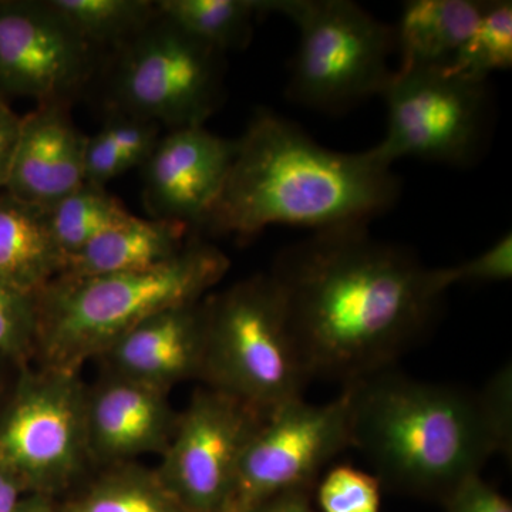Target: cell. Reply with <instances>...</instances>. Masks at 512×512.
Segmentation results:
<instances>
[{
  "instance_id": "6da1fadb",
  "label": "cell",
  "mask_w": 512,
  "mask_h": 512,
  "mask_svg": "<svg viewBox=\"0 0 512 512\" xmlns=\"http://www.w3.org/2000/svg\"><path fill=\"white\" fill-rule=\"evenodd\" d=\"M269 275L309 379L343 386L392 369L447 291L440 268L373 238L367 225L313 232L282 251Z\"/></svg>"
},
{
  "instance_id": "7a4b0ae2",
  "label": "cell",
  "mask_w": 512,
  "mask_h": 512,
  "mask_svg": "<svg viewBox=\"0 0 512 512\" xmlns=\"http://www.w3.org/2000/svg\"><path fill=\"white\" fill-rule=\"evenodd\" d=\"M511 369L474 393L383 370L343 389L350 448L380 483L444 500L512 443Z\"/></svg>"
},
{
  "instance_id": "3957f363",
  "label": "cell",
  "mask_w": 512,
  "mask_h": 512,
  "mask_svg": "<svg viewBox=\"0 0 512 512\" xmlns=\"http://www.w3.org/2000/svg\"><path fill=\"white\" fill-rule=\"evenodd\" d=\"M399 195L392 167L370 150H329L291 121L261 111L237 140L227 181L202 225L239 238L272 225L315 232L367 225Z\"/></svg>"
},
{
  "instance_id": "277c9868",
  "label": "cell",
  "mask_w": 512,
  "mask_h": 512,
  "mask_svg": "<svg viewBox=\"0 0 512 512\" xmlns=\"http://www.w3.org/2000/svg\"><path fill=\"white\" fill-rule=\"evenodd\" d=\"M220 249L192 241L170 261L100 276H57L35 295L40 366L80 373L121 336L156 313L204 301L227 275Z\"/></svg>"
},
{
  "instance_id": "5b68a950",
  "label": "cell",
  "mask_w": 512,
  "mask_h": 512,
  "mask_svg": "<svg viewBox=\"0 0 512 512\" xmlns=\"http://www.w3.org/2000/svg\"><path fill=\"white\" fill-rule=\"evenodd\" d=\"M200 380L269 413L302 399L309 382L281 293L271 275H256L207 296Z\"/></svg>"
},
{
  "instance_id": "8992f818",
  "label": "cell",
  "mask_w": 512,
  "mask_h": 512,
  "mask_svg": "<svg viewBox=\"0 0 512 512\" xmlns=\"http://www.w3.org/2000/svg\"><path fill=\"white\" fill-rule=\"evenodd\" d=\"M262 13H281L296 26L288 97L312 110L348 109L382 96L394 70V33L348 0H261Z\"/></svg>"
},
{
  "instance_id": "52a82bcc",
  "label": "cell",
  "mask_w": 512,
  "mask_h": 512,
  "mask_svg": "<svg viewBox=\"0 0 512 512\" xmlns=\"http://www.w3.org/2000/svg\"><path fill=\"white\" fill-rule=\"evenodd\" d=\"M87 387L77 372L19 367L0 409V468L25 493L56 497L83 480L90 466Z\"/></svg>"
},
{
  "instance_id": "ba28073f",
  "label": "cell",
  "mask_w": 512,
  "mask_h": 512,
  "mask_svg": "<svg viewBox=\"0 0 512 512\" xmlns=\"http://www.w3.org/2000/svg\"><path fill=\"white\" fill-rule=\"evenodd\" d=\"M387 130L370 148L392 167L400 158L447 165H473L483 154L490 97L487 82L450 72L446 66L394 70L383 90Z\"/></svg>"
},
{
  "instance_id": "9c48e42d",
  "label": "cell",
  "mask_w": 512,
  "mask_h": 512,
  "mask_svg": "<svg viewBox=\"0 0 512 512\" xmlns=\"http://www.w3.org/2000/svg\"><path fill=\"white\" fill-rule=\"evenodd\" d=\"M114 82L120 114L173 128L204 126L220 106L224 53L158 15L128 40Z\"/></svg>"
},
{
  "instance_id": "30bf717a",
  "label": "cell",
  "mask_w": 512,
  "mask_h": 512,
  "mask_svg": "<svg viewBox=\"0 0 512 512\" xmlns=\"http://www.w3.org/2000/svg\"><path fill=\"white\" fill-rule=\"evenodd\" d=\"M350 448L348 397L292 400L271 410L251 437L225 512H249L276 495L311 490L322 468Z\"/></svg>"
},
{
  "instance_id": "8fae6325",
  "label": "cell",
  "mask_w": 512,
  "mask_h": 512,
  "mask_svg": "<svg viewBox=\"0 0 512 512\" xmlns=\"http://www.w3.org/2000/svg\"><path fill=\"white\" fill-rule=\"evenodd\" d=\"M266 416L220 390H195L156 468L185 511L225 512L239 461Z\"/></svg>"
},
{
  "instance_id": "7c38bea8",
  "label": "cell",
  "mask_w": 512,
  "mask_h": 512,
  "mask_svg": "<svg viewBox=\"0 0 512 512\" xmlns=\"http://www.w3.org/2000/svg\"><path fill=\"white\" fill-rule=\"evenodd\" d=\"M89 46L46 0H0V93L64 100L86 76Z\"/></svg>"
},
{
  "instance_id": "4fadbf2b",
  "label": "cell",
  "mask_w": 512,
  "mask_h": 512,
  "mask_svg": "<svg viewBox=\"0 0 512 512\" xmlns=\"http://www.w3.org/2000/svg\"><path fill=\"white\" fill-rule=\"evenodd\" d=\"M237 140L204 126L175 128L144 168V204L154 220L204 224L231 170Z\"/></svg>"
},
{
  "instance_id": "5bb4252c",
  "label": "cell",
  "mask_w": 512,
  "mask_h": 512,
  "mask_svg": "<svg viewBox=\"0 0 512 512\" xmlns=\"http://www.w3.org/2000/svg\"><path fill=\"white\" fill-rule=\"evenodd\" d=\"M168 392L109 373L87 389V446L93 466L130 463L167 450L177 426Z\"/></svg>"
},
{
  "instance_id": "9a60e30c",
  "label": "cell",
  "mask_w": 512,
  "mask_h": 512,
  "mask_svg": "<svg viewBox=\"0 0 512 512\" xmlns=\"http://www.w3.org/2000/svg\"><path fill=\"white\" fill-rule=\"evenodd\" d=\"M87 138L64 100L40 103L22 117L5 191L43 210L63 200L84 184Z\"/></svg>"
},
{
  "instance_id": "2e32d148",
  "label": "cell",
  "mask_w": 512,
  "mask_h": 512,
  "mask_svg": "<svg viewBox=\"0 0 512 512\" xmlns=\"http://www.w3.org/2000/svg\"><path fill=\"white\" fill-rule=\"evenodd\" d=\"M205 350L204 301L156 313L121 336L99 359L109 373L168 390L200 379Z\"/></svg>"
},
{
  "instance_id": "e0dca14e",
  "label": "cell",
  "mask_w": 512,
  "mask_h": 512,
  "mask_svg": "<svg viewBox=\"0 0 512 512\" xmlns=\"http://www.w3.org/2000/svg\"><path fill=\"white\" fill-rule=\"evenodd\" d=\"M187 231L183 222L127 214L67 259L62 275L130 274L156 268L183 251Z\"/></svg>"
},
{
  "instance_id": "ac0fdd59",
  "label": "cell",
  "mask_w": 512,
  "mask_h": 512,
  "mask_svg": "<svg viewBox=\"0 0 512 512\" xmlns=\"http://www.w3.org/2000/svg\"><path fill=\"white\" fill-rule=\"evenodd\" d=\"M64 268L66 259L50 235L45 210L0 192V282L36 295Z\"/></svg>"
},
{
  "instance_id": "d6986e66",
  "label": "cell",
  "mask_w": 512,
  "mask_h": 512,
  "mask_svg": "<svg viewBox=\"0 0 512 512\" xmlns=\"http://www.w3.org/2000/svg\"><path fill=\"white\" fill-rule=\"evenodd\" d=\"M485 2L412 0L404 3L393 29L400 64L397 70L443 67L473 32Z\"/></svg>"
},
{
  "instance_id": "ffe728a7",
  "label": "cell",
  "mask_w": 512,
  "mask_h": 512,
  "mask_svg": "<svg viewBox=\"0 0 512 512\" xmlns=\"http://www.w3.org/2000/svg\"><path fill=\"white\" fill-rule=\"evenodd\" d=\"M62 505V512H187L168 493L156 470L130 463L101 467Z\"/></svg>"
},
{
  "instance_id": "44dd1931",
  "label": "cell",
  "mask_w": 512,
  "mask_h": 512,
  "mask_svg": "<svg viewBox=\"0 0 512 512\" xmlns=\"http://www.w3.org/2000/svg\"><path fill=\"white\" fill-rule=\"evenodd\" d=\"M158 15L205 45L225 53L249 42L261 0H163Z\"/></svg>"
},
{
  "instance_id": "7402d4cb",
  "label": "cell",
  "mask_w": 512,
  "mask_h": 512,
  "mask_svg": "<svg viewBox=\"0 0 512 512\" xmlns=\"http://www.w3.org/2000/svg\"><path fill=\"white\" fill-rule=\"evenodd\" d=\"M45 212L47 228L66 262L104 229L130 214L106 188L89 184H83Z\"/></svg>"
},
{
  "instance_id": "603a6c76",
  "label": "cell",
  "mask_w": 512,
  "mask_h": 512,
  "mask_svg": "<svg viewBox=\"0 0 512 512\" xmlns=\"http://www.w3.org/2000/svg\"><path fill=\"white\" fill-rule=\"evenodd\" d=\"M84 42L130 40L157 16L148 0H46Z\"/></svg>"
},
{
  "instance_id": "cb8c5ba5",
  "label": "cell",
  "mask_w": 512,
  "mask_h": 512,
  "mask_svg": "<svg viewBox=\"0 0 512 512\" xmlns=\"http://www.w3.org/2000/svg\"><path fill=\"white\" fill-rule=\"evenodd\" d=\"M512 66V3L485 2L473 32L447 64L450 72L476 82Z\"/></svg>"
},
{
  "instance_id": "d4e9b609",
  "label": "cell",
  "mask_w": 512,
  "mask_h": 512,
  "mask_svg": "<svg viewBox=\"0 0 512 512\" xmlns=\"http://www.w3.org/2000/svg\"><path fill=\"white\" fill-rule=\"evenodd\" d=\"M37 313L35 295L0 282V359L28 365L35 357Z\"/></svg>"
},
{
  "instance_id": "484cf974",
  "label": "cell",
  "mask_w": 512,
  "mask_h": 512,
  "mask_svg": "<svg viewBox=\"0 0 512 512\" xmlns=\"http://www.w3.org/2000/svg\"><path fill=\"white\" fill-rule=\"evenodd\" d=\"M323 512H380L379 478L352 466L333 467L318 487Z\"/></svg>"
},
{
  "instance_id": "4316f807",
  "label": "cell",
  "mask_w": 512,
  "mask_h": 512,
  "mask_svg": "<svg viewBox=\"0 0 512 512\" xmlns=\"http://www.w3.org/2000/svg\"><path fill=\"white\" fill-rule=\"evenodd\" d=\"M440 271L447 289L458 284H495V282L510 281L512 276L511 232H507L480 255L460 265L440 268Z\"/></svg>"
},
{
  "instance_id": "83f0119b",
  "label": "cell",
  "mask_w": 512,
  "mask_h": 512,
  "mask_svg": "<svg viewBox=\"0 0 512 512\" xmlns=\"http://www.w3.org/2000/svg\"><path fill=\"white\" fill-rule=\"evenodd\" d=\"M131 168L147 163L160 141V126L153 121L119 114L101 128Z\"/></svg>"
},
{
  "instance_id": "f1b7e54d",
  "label": "cell",
  "mask_w": 512,
  "mask_h": 512,
  "mask_svg": "<svg viewBox=\"0 0 512 512\" xmlns=\"http://www.w3.org/2000/svg\"><path fill=\"white\" fill-rule=\"evenodd\" d=\"M131 170L109 138L101 131L87 138L84 151V184L106 188L114 178Z\"/></svg>"
},
{
  "instance_id": "f546056e",
  "label": "cell",
  "mask_w": 512,
  "mask_h": 512,
  "mask_svg": "<svg viewBox=\"0 0 512 512\" xmlns=\"http://www.w3.org/2000/svg\"><path fill=\"white\" fill-rule=\"evenodd\" d=\"M444 501L448 512H512L510 501L481 476L467 478Z\"/></svg>"
},
{
  "instance_id": "4dcf8cb0",
  "label": "cell",
  "mask_w": 512,
  "mask_h": 512,
  "mask_svg": "<svg viewBox=\"0 0 512 512\" xmlns=\"http://www.w3.org/2000/svg\"><path fill=\"white\" fill-rule=\"evenodd\" d=\"M20 123L19 117L9 106L5 97L0 96V190H5L10 173L16 144H18Z\"/></svg>"
},
{
  "instance_id": "1f68e13d",
  "label": "cell",
  "mask_w": 512,
  "mask_h": 512,
  "mask_svg": "<svg viewBox=\"0 0 512 512\" xmlns=\"http://www.w3.org/2000/svg\"><path fill=\"white\" fill-rule=\"evenodd\" d=\"M249 512H315L311 504V490H295L276 495Z\"/></svg>"
},
{
  "instance_id": "d6a6232c",
  "label": "cell",
  "mask_w": 512,
  "mask_h": 512,
  "mask_svg": "<svg viewBox=\"0 0 512 512\" xmlns=\"http://www.w3.org/2000/svg\"><path fill=\"white\" fill-rule=\"evenodd\" d=\"M22 485L15 477L0 468V512H12L25 495Z\"/></svg>"
},
{
  "instance_id": "836d02e7",
  "label": "cell",
  "mask_w": 512,
  "mask_h": 512,
  "mask_svg": "<svg viewBox=\"0 0 512 512\" xmlns=\"http://www.w3.org/2000/svg\"><path fill=\"white\" fill-rule=\"evenodd\" d=\"M12 512H62L55 503V497L39 493L22 495Z\"/></svg>"
},
{
  "instance_id": "e575fe53",
  "label": "cell",
  "mask_w": 512,
  "mask_h": 512,
  "mask_svg": "<svg viewBox=\"0 0 512 512\" xmlns=\"http://www.w3.org/2000/svg\"><path fill=\"white\" fill-rule=\"evenodd\" d=\"M2 363H8V362H6V360L0 359V365H2ZM0 389H2V373H0Z\"/></svg>"
}]
</instances>
